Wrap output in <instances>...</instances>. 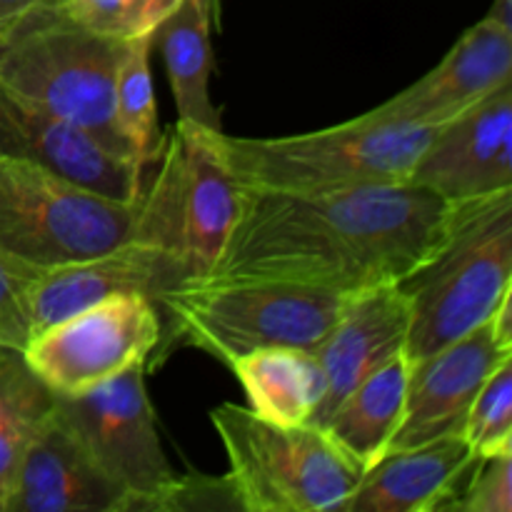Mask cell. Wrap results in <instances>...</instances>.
<instances>
[{
	"label": "cell",
	"mask_w": 512,
	"mask_h": 512,
	"mask_svg": "<svg viewBox=\"0 0 512 512\" xmlns=\"http://www.w3.org/2000/svg\"><path fill=\"white\" fill-rule=\"evenodd\" d=\"M0 512H5V490L0 488Z\"/></svg>",
	"instance_id": "cell-31"
},
{
	"label": "cell",
	"mask_w": 512,
	"mask_h": 512,
	"mask_svg": "<svg viewBox=\"0 0 512 512\" xmlns=\"http://www.w3.org/2000/svg\"><path fill=\"white\" fill-rule=\"evenodd\" d=\"M463 438L478 458L512 450V360L500 365L475 395Z\"/></svg>",
	"instance_id": "cell-25"
},
{
	"label": "cell",
	"mask_w": 512,
	"mask_h": 512,
	"mask_svg": "<svg viewBox=\"0 0 512 512\" xmlns=\"http://www.w3.org/2000/svg\"><path fill=\"white\" fill-rule=\"evenodd\" d=\"M58 395L30 370L23 350L0 348V488L8 495L15 468L45 420L53 415Z\"/></svg>",
	"instance_id": "cell-22"
},
{
	"label": "cell",
	"mask_w": 512,
	"mask_h": 512,
	"mask_svg": "<svg viewBox=\"0 0 512 512\" xmlns=\"http://www.w3.org/2000/svg\"><path fill=\"white\" fill-rule=\"evenodd\" d=\"M438 125H420L373 108L353 120L283 138L223 133L235 178L245 188L330 193L405 183Z\"/></svg>",
	"instance_id": "cell-4"
},
{
	"label": "cell",
	"mask_w": 512,
	"mask_h": 512,
	"mask_svg": "<svg viewBox=\"0 0 512 512\" xmlns=\"http://www.w3.org/2000/svg\"><path fill=\"white\" fill-rule=\"evenodd\" d=\"M55 3H63V0H55Z\"/></svg>",
	"instance_id": "cell-32"
},
{
	"label": "cell",
	"mask_w": 512,
	"mask_h": 512,
	"mask_svg": "<svg viewBox=\"0 0 512 512\" xmlns=\"http://www.w3.org/2000/svg\"><path fill=\"white\" fill-rule=\"evenodd\" d=\"M28 280V275L20 273L0 253V343L18 350H23L30 340L28 305H25Z\"/></svg>",
	"instance_id": "cell-28"
},
{
	"label": "cell",
	"mask_w": 512,
	"mask_h": 512,
	"mask_svg": "<svg viewBox=\"0 0 512 512\" xmlns=\"http://www.w3.org/2000/svg\"><path fill=\"white\" fill-rule=\"evenodd\" d=\"M450 210L413 183L330 193L240 185L233 233L200 283L275 280L345 295L395 285L433 253Z\"/></svg>",
	"instance_id": "cell-1"
},
{
	"label": "cell",
	"mask_w": 512,
	"mask_h": 512,
	"mask_svg": "<svg viewBox=\"0 0 512 512\" xmlns=\"http://www.w3.org/2000/svg\"><path fill=\"white\" fill-rule=\"evenodd\" d=\"M228 368L243 385L250 413L275 425L310 423L323 400V370L310 350H253L230 360Z\"/></svg>",
	"instance_id": "cell-19"
},
{
	"label": "cell",
	"mask_w": 512,
	"mask_h": 512,
	"mask_svg": "<svg viewBox=\"0 0 512 512\" xmlns=\"http://www.w3.org/2000/svg\"><path fill=\"white\" fill-rule=\"evenodd\" d=\"M3 345H5V343H0V348H3Z\"/></svg>",
	"instance_id": "cell-33"
},
{
	"label": "cell",
	"mask_w": 512,
	"mask_h": 512,
	"mask_svg": "<svg viewBox=\"0 0 512 512\" xmlns=\"http://www.w3.org/2000/svg\"><path fill=\"white\" fill-rule=\"evenodd\" d=\"M5 512H130V498L53 410L15 468Z\"/></svg>",
	"instance_id": "cell-16"
},
{
	"label": "cell",
	"mask_w": 512,
	"mask_h": 512,
	"mask_svg": "<svg viewBox=\"0 0 512 512\" xmlns=\"http://www.w3.org/2000/svg\"><path fill=\"white\" fill-rule=\"evenodd\" d=\"M158 340L160 313L153 300L115 293L30 335L23 358L58 398H75L130 365H148Z\"/></svg>",
	"instance_id": "cell-9"
},
{
	"label": "cell",
	"mask_w": 512,
	"mask_h": 512,
	"mask_svg": "<svg viewBox=\"0 0 512 512\" xmlns=\"http://www.w3.org/2000/svg\"><path fill=\"white\" fill-rule=\"evenodd\" d=\"M210 423L243 512H345L365 473L318 425H275L233 403Z\"/></svg>",
	"instance_id": "cell-7"
},
{
	"label": "cell",
	"mask_w": 512,
	"mask_h": 512,
	"mask_svg": "<svg viewBox=\"0 0 512 512\" xmlns=\"http://www.w3.org/2000/svg\"><path fill=\"white\" fill-rule=\"evenodd\" d=\"M195 510H238L240 500L235 495L228 473L213 478L203 473H188L183 478L175 475L173 483L155 498L150 512H195Z\"/></svg>",
	"instance_id": "cell-26"
},
{
	"label": "cell",
	"mask_w": 512,
	"mask_h": 512,
	"mask_svg": "<svg viewBox=\"0 0 512 512\" xmlns=\"http://www.w3.org/2000/svg\"><path fill=\"white\" fill-rule=\"evenodd\" d=\"M512 293L490 320L455 343L410 360L400 428L390 450L413 448L463 433L465 418L485 380L512 360Z\"/></svg>",
	"instance_id": "cell-11"
},
{
	"label": "cell",
	"mask_w": 512,
	"mask_h": 512,
	"mask_svg": "<svg viewBox=\"0 0 512 512\" xmlns=\"http://www.w3.org/2000/svg\"><path fill=\"white\" fill-rule=\"evenodd\" d=\"M183 285L173 255L145 235L128 240L108 253L75 260L33 275L25 285L30 335L115 293H140L155 300L165 290Z\"/></svg>",
	"instance_id": "cell-14"
},
{
	"label": "cell",
	"mask_w": 512,
	"mask_h": 512,
	"mask_svg": "<svg viewBox=\"0 0 512 512\" xmlns=\"http://www.w3.org/2000/svg\"><path fill=\"white\" fill-rule=\"evenodd\" d=\"M398 288L410 310L408 360L425 358L493 318L512 293V190L453 203L440 243Z\"/></svg>",
	"instance_id": "cell-2"
},
{
	"label": "cell",
	"mask_w": 512,
	"mask_h": 512,
	"mask_svg": "<svg viewBox=\"0 0 512 512\" xmlns=\"http://www.w3.org/2000/svg\"><path fill=\"white\" fill-rule=\"evenodd\" d=\"M140 205L143 195L118 203L0 155V253L28 278L113 250L130 238Z\"/></svg>",
	"instance_id": "cell-8"
},
{
	"label": "cell",
	"mask_w": 512,
	"mask_h": 512,
	"mask_svg": "<svg viewBox=\"0 0 512 512\" xmlns=\"http://www.w3.org/2000/svg\"><path fill=\"white\" fill-rule=\"evenodd\" d=\"M405 183L448 203L512 190V83L438 125Z\"/></svg>",
	"instance_id": "cell-13"
},
{
	"label": "cell",
	"mask_w": 512,
	"mask_h": 512,
	"mask_svg": "<svg viewBox=\"0 0 512 512\" xmlns=\"http://www.w3.org/2000/svg\"><path fill=\"white\" fill-rule=\"evenodd\" d=\"M410 360L400 353L365 378L320 428L350 460L368 470L393 445L405 410Z\"/></svg>",
	"instance_id": "cell-20"
},
{
	"label": "cell",
	"mask_w": 512,
	"mask_h": 512,
	"mask_svg": "<svg viewBox=\"0 0 512 512\" xmlns=\"http://www.w3.org/2000/svg\"><path fill=\"white\" fill-rule=\"evenodd\" d=\"M512 83V30L485 15L430 73L380 108L420 125H443Z\"/></svg>",
	"instance_id": "cell-17"
},
{
	"label": "cell",
	"mask_w": 512,
	"mask_h": 512,
	"mask_svg": "<svg viewBox=\"0 0 512 512\" xmlns=\"http://www.w3.org/2000/svg\"><path fill=\"white\" fill-rule=\"evenodd\" d=\"M408 325V300L398 283L350 295L330 333L313 350L323 370L325 393L310 425L320 428L365 378L405 353Z\"/></svg>",
	"instance_id": "cell-15"
},
{
	"label": "cell",
	"mask_w": 512,
	"mask_h": 512,
	"mask_svg": "<svg viewBox=\"0 0 512 512\" xmlns=\"http://www.w3.org/2000/svg\"><path fill=\"white\" fill-rule=\"evenodd\" d=\"M478 460L463 433L388 450L365 470L345 512L448 510L468 485Z\"/></svg>",
	"instance_id": "cell-18"
},
{
	"label": "cell",
	"mask_w": 512,
	"mask_h": 512,
	"mask_svg": "<svg viewBox=\"0 0 512 512\" xmlns=\"http://www.w3.org/2000/svg\"><path fill=\"white\" fill-rule=\"evenodd\" d=\"M488 18L495 20L498 25H503V28L512 30V0H493Z\"/></svg>",
	"instance_id": "cell-29"
},
{
	"label": "cell",
	"mask_w": 512,
	"mask_h": 512,
	"mask_svg": "<svg viewBox=\"0 0 512 512\" xmlns=\"http://www.w3.org/2000/svg\"><path fill=\"white\" fill-rule=\"evenodd\" d=\"M455 512H512V450L480 458L463 493L448 505Z\"/></svg>",
	"instance_id": "cell-27"
},
{
	"label": "cell",
	"mask_w": 512,
	"mask_h": 512,
	"mask_svg": "<svg viewBox=\"0 0 512 512\" xmlns=\"http://www.w3.org/2000/svg\"><path fill=\"white\" fill-rule=\"evenodd\" d=\"M150 48L153 35L125 40L115 75V123L145 168L158 160L163 145V133L158 128V100L150 73Z\"/></svg>",
	"instance_id": "cell-23"
},
{
	"label": "cell",
	"mask_w": 512,
	"mask_h": 512,
	"mask_svg": "<svg viewBox=\"0 0 512 512\" xmlns=\"http://www.w3.org/2000/svg\"><path fill=\"white\" fill-rule=\"evenodd\" d=\"M120 53V40L85 30L60 3H48L25 15L0 43V83L78 125L110 153L138 160L115 123Z\"/></svg>",
	"instance_id": "cell-5"
},
{
	"label": "cell",
	"mask_w": 512,
	"mask_h": 512,
	"mask_svg": "<svg viewBox=\"0 0 512 512\" xmlns=\"http://www.w3.org/2000/svg\"><path fill=\"white\" fill-rule=\"evenodd\" d=\"M205 8V13H208L210 18V25H213V33H218L220 30V10H223V0H200Z\"/></svg>",
	"instance_id": "cell-30"
},
{
	"label": "cell",
	"mask_w": 512,
	"mask_h": 512,
	"mask_svg": "<svg viewBox=\"0 0 512 512\" xmlns=\"http://www.w3.org/2000/svg\"><path fill=\"white\" fill-rule=\"evenodd\" d=\"M145 370L148 365L135 363L100 388L55 403L90 458L128 495L130 512H150L175 478L160 445Z\"/></svg>",
	"instance_id": "cell-10"
},
{
	"label": "cell",
	"mask_w": 512,
	"mask_h": 512,
	"mask_svg": "<svg viewBox=\"0 0 512 512\" xmlns=\"http://www.w3.org/2000/svg\"><path fill=\"white\" fill-rule=\"evenodd\" d=\"M0 155L28 160L70 183L118 203L143 195L138 160L120 158L85 130L0 83Z\"/></svg>",
	"instance_id": "cell-12"
},
{
	"label": "cell",
	"mask_w": 512,
	"mask_h": 512,
	"mask_svg": "<svg viewBox=\"0 0 512 512\" xmlns=\"http://www.w3.org/2000/svg\"><path fill=\"white\" fill-rule=\"evenodd\" d=\"M158 173L143 190L135 233L168 250L183 285L208 278L240 213V183L225 153L223 130L183 123L163 133Z\"/></svg>",
	"instance_id": "cell-6"
},
{
	"label": "cell",
	"mask_w": 512,
	"mask_h": 512,
	"mask_svg": "<svg viewBox=\"0 0 512 512\" xmlns=\"http://www.w3.org/2000/svg\"><path fill=\"white\" fill-rule=\"evenodd\" d=\"M350 295L275 280L190 283L153 300L160 313V340L148 365L158 368L175 345H193L225 365L263 348L313 353Z\"/></svg>",
	"instance_id": "cell-3"
},
{
	"label": "cell",
	"mask_w": 512,
	"mask_h": 512,
	"mask_svg": "<svg viewBox=\"0 0 512 512\" xmlns=\"http://www.w3.org/2000/svg\"><path fill=\"white\" fill-rule=\"evenodd\" d=\"M180 0H63L60 8L85 30L125 43L153 35Z\"/></svg>",
	"instance_id": "cell-24"
},
{
	"label": "cell",
	"mask_w": 512,
	"mask_h": 512,
	"mask_svg": "<svg viewBox=\"0 0 512 512\" xmlns=\"http://www.w3.org/2000/svg\"><path fill=\"white\" fill-rule=\"evenodd\" d=\"M210 33L213 25L203 3L180 0L178 8L153 33V43H158L163 53L178 120L223 130V115L210 95V75H213Z\"/></svg>",
	"instance_id": "cell-21"
}]
</instances>
